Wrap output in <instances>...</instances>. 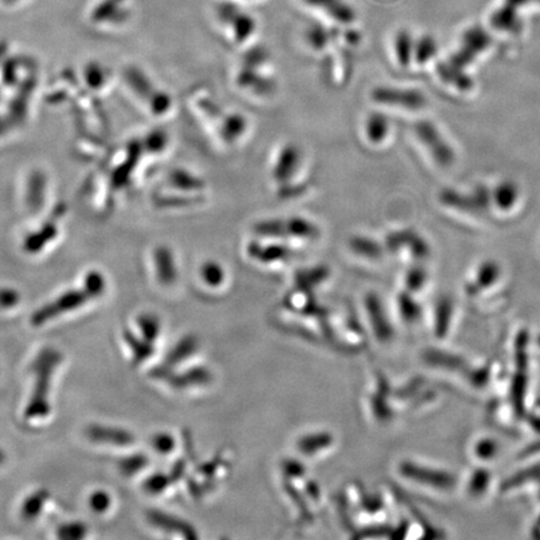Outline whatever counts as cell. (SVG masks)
<instances>
[{"label":"cell","mask_w":540,"mask_h":540,"mask_svg":"<svg viewBox=\"0 0 540 540\" xmlns=\"http://www.w3.org/2000/svg\"><path fill=\"white\" fill-rule=\"evenodd\" d=\"M176 390H202L213 381V374L206 365H193L190 371L180 374L170 373L166 378Z\"/></svg>","instance_id":"14"},{"label":"cell","mask_w":540,"mask_h":540,"mask_svg":"<svg viewBox=\"0 0 540 540\" xmlns=\"http://www.w3.org/2000/svg\"><path fill=\"white\" fill-rule=\"evenodd\" d=\"M148 464H149V458L146 454L137 453L121 458L118 467L123 476L133 477L135 474L140 473Z\"/></svg>","instance_id":"36"},{"label":"cell","mask_w":540,"mask_h":540,"mask_svg":"<svg viewBox=\"0 0 540 540\" xmlns=\"http://www.w3.org/2000/svg\"><path fill=\"white\" fill-rule=\"evenodd\" d=\"M269 53L262 47H255L243 55L242 67L259 69L268 62Z\"/></svg>","instance_id":"41"},{"label":"cell","mask_w":540,"mask_h":540,"mask_svg":"<svg viewBox=\"0 0 540 540\" xmlns=\"http://www.w3.org/2000/svg\"><path fill=\"white\" fill-rule=\"evenodd\" d=\"M304 3L331 16L333 21L341 23V24H352L355 21L353 8L343 0H304Z\"/></svg>","instance_id":"18"},{"label":"cell","mask_w":540,"mask_h":540,"mask_svg":"<svg viewBox=\"0 0 540 540\" xmlns=\"http://www.w3.org/2000/svg\"><path fill=\"white\" fill-rule=\"evenodd\" d=\"M437 52L438 45L436 39L430 37V35H424V37L418 39V41L414 43L413 58L416 59L418 64H427L430 59L436 57Z\"/></svg>","instance_id":"35"},{"label":"cell","mask_w":540,"mask_h":540,"mask_svg":"<svg viewBox=\"0 0 540 540\" xmlns=\"http://www.w3.org/2000/svg\"><path fill=\"white\" fill-rule=\"evenodd\" d=\"M438 72H439V75L444 81L456 85L458 88L469 89L472 87V79L464 74L462 68L454 67L449 62L446 64H440L438 67Z\"/></svg>","instance_id":"34"},{"label":"cell","mask_w":540,"mask_h":540,"mask_svg":"<svg viewBox=\"0 0 540 540\" xmlns=\"http://www.w3.org/2000/svg\"><path fill=\"white\" fill-rule=\"evenodd\" d=\"M302 151L295 144H286L282 148L281 153L275 167H273L272 177L278 183L279 186H285L289 184L298 172V168L301 167Z\"/></svg>","instance_id":"11"},{"label":"cell","mask_w":540,"mask_h":540,"mask_svg":"<svg viewBox=\"0 0 540 540\" xmlns=\"http://www.w3.org/2000/svg\"><path fill=\"white\" fill-rule=\"evenodd\" d=\"M199 347V341H198V338L194 337L192 334L180 339V341L174 345L172 351L169 352V354L167 355L164 364L154 369V371H151V375L159 378V380L160 378H167L168 375L172 373L173 369L176 368L177 365L184 363L188 359L192 361V359L196 357Z\"/></svg>","instance_id":"9"},{"label":"cell","mask_w":540,"mask_h":540,"mask_svg":"<svg viewBox=\"0 0 540 540\" xmlns=\"http://www.w3.org/2000/svg\"><path fill=\"white\" fill-rule=\"evenodd\" d=\"M490 43H492V38L482 26H473V28L468 29L463 34L462 45L449 59L450 64L462 69L467 67L478 57L480 53L489 47Z\"/></svg>","instance_id":"5"},{"label":"cell","mask_w":540,"mask_h":540,"mask_svg":"<svg viewBox=\"0 0 540 540\" xmlns=\"http://www.w3.org/2000/svg\"><path fill=\"white\" fill-rule=\"evenodd\" d=\"M329 276H331V270L327 266L319 265L314 268L301 269L295 275V288L313 293L314 288L327 282Z\"/></svg>","instance_id":"23"},{"label":"cell","mask_w":540,"mask_h":540,"mask_svg":"<svg viewBox=\"0 0 540 540\" xmlns=\"http://www.w3.org/2000/svg\"><path fill=\"white\" fill-rule=\"evenodd\" d=\"M418 140L421 141L427 150L429 151L431 158L440 167H449L456 159L453 148L447 143L442 134L437 130L436 125L430 121H421L414 125Z\"/></svg>","instance_id":"4"},{"label":"cell","mask_w":540,"mask_h":540,"mask_svg":"<svg viewBox=\"0 0 540 540\" xmlns=\"http://www.w3.org/2000/svg\"><path fill=\"white\" fill-rule=\"evenodd\" d=\"M442 203L450 208L460 209L462 212L470 214H482L488 209L490 203V194L487 188L479 187L474 190L473 194L458 193L456 190H444L440 194Z\"/></svg>","instance_id":"7"},{"label":"cell","mask_w":540,"mask_h":540,"mask_svg":"<svg viewBox=\"0 0 540 540\" xmlns=\"http://www.w3.org/2000/svg\"><path fill=\"white\" fill-rule=\"evenodd\" d=\"M305 38L314 51H323L331 42L332 33L325 26L314 24L308 29Z\"/></svg>","instance_id":"37"},{"label":"cell","mask_w":540,"mask_h":540,"mask_svg":"<svg viewBox=\"0 0 540 540\" xmlns=\"http://www.w3.org/2000/svg\"><path fill=\"white\" fill-rule=\"evenodd\" d=\"M172 483L174 482L170 478V476H167L164 473H156L153 476L148 477L146 482L143 484V488L147 493L158 496V494L166 492L168 487Z\"/></svg>","instance_id":"39"},{"label":"cell","mask_w":540,"mask_h":540,"mask_svg":"<svg viewBox=\"0 0 540 540\" xmlns=\"http://www.w3.org/2000/svg\"><path fill=\"white\" fill-rule=\"evenodd\" d=\"M49 497H51V493H49L47 489H39L37 492L26 497V499L22 506L23 518L28 520V522L37 519L38 516H41L42 510L44 508Z\"/></svg>","instance_id":"32"},{"label":"cell","mask_w":540,"mask_h":540,"mask_svg":"<svg viewBox=\"0 0 540 540\" xmlns=\"http://www.w3.org/2000/svg\"><path fill=\"white\" fill-rule=\"evenodd\" d=\"M394 52L401 67H408L414 55V41L410 32L401 29L394 38Z\"/></svg>","instance_id":"30"},{"label":"cell","mask_w":540,"mask_h":540,"mask_svg":"<svg viewBox=\"0 0 540 540\" xmlns=\"http://www.w3.org/2000/svg\"><path fill=\"white\" fill-rule=\"evenodd\" d=\"M85 434L92 442L111 444V446L128 447L135 442L133 434L130 431L121 429V428L93 424V426L87 428Z\"/></svg>","instance_id":"17"},{"label":"cell","mask_w":540,"mask_h":540,"mask_svg":"<svg viewBox=\"0 0 540 540\" xmlns=\"http://www.w3.org/2000/svg\"><path fill=\"white\" fill-rule=\"evenodd\" d=\"M137 324L140 329L141 337L149 342V343L154 344V342L159 338L161 333V323L160 319L158 318L156 314H151V313H144V314H141L140 317H138Z\"/></svg>","instance_id":"33"},{"label":"cell","mask_w":540,"mask_h":540,"mask_svg":"<svg viewBox=\"0 0 540 540\" xmlns=\"http://www.w3.org/2000/svg\"><path fill=\"white\" fill-rule=\"evenodd\" d=\"M500 276V268L496 262H486L477 270L476 278L473 283L467 286V293L469 295L478 294L480 289L489 288L496 284Z\"/></svg>","instance_id":"24"},{"label":"cell","mask_w":540,"mask_h":540,"mask_svg":"<svg viewBox=\"0 0 540 540\" xmlns=\"http://www.w3.org/2000/svg\"><path fill=\"white\" fill-rule=\"evenodd\" d=\"M385 246L391 253H398L400 249L408 246L410 249L411 256L416 259L427 258L430 252L426 240L411 229L397 230V232L388 234Z\"/></svg>","instance_id":"10"},{"label":"cell","mask_w":540,"mask_h":540,"mask_svg":"<svg viewBox=\"0 0 540 540\" xmlns=\"http://www.w3.org/2000/svg\"><path fill=\"white\" fill-rule=\"evenodd\" d=\"M218 21L230 29L236 44H243L256 33V22L249 13L243 11L236 2L226 0L217 8Z\"/></svg>","instance_id":"3"},{"label":"cell","mask_w":540,"mask_h":540,"mask_svg":"<svg viewBox=\"0 0 540 540\" xmlns=\"http://www.w3.org/2000/svg\"><path fill=\"white\" fill-rule=\"evenodd\" d=\"M335 439L329 431L308 433L296 440V449L302 456L319 458L325 456L334 448Z\"/></svg>","instance_id":"16"},{"label":"cell","mask_w":540,"mask_h":540,"mask_svg":"<svg viewBox=\"0 0 540 540\" xmlns=\"http://www.w3.org/2000/svg\"><path fill=\"white\" fill-rule=\"evenodd\" d=\"M147 516L151 526L163 530V532L169 533V535L172 533V535L184 539L198 538L196 529L193 528L192 525L184 522L183 519H179L178 516L168 515V513L157 509L149 510Z\"/></svg>","instance_id":"13"},{"label":"cell","mask_w":540,"mask_h":540,"mask_svg":"<svg viewBox=\"0 0 540 540\" xmlns=\"http://www.w3.org/2000/svg\"><path fill=\"white\" fill-rule=\"evenodd\" d=\"M200 110H202L203 113L207 115V117L210 118L213 121H220L222 120L223 113L222 110L218 107V104L214 103L213 101H208V99H203V101H199Z\"/></svg>","instance_id":"45"},{"label":"cell","mask_w":540,"mask_h":540,"mask_svg":"<svg viewBox=\"0 0 540 540\" xmlns=\"http://www.w3.org/2000/svg\"><path fill=\"white\" fill-rule=\"evenodd\" d=\"M150 443L154 450L157 453L163 454V456L172 453L177 446L176 438L169 433H157L156 436L151 438Z\"/></svg>","instance_id":"42"},{"label":"cell","mask_w":540,"mask_h":540,"mask_svg":"<svg viewBox=\"0 0 540 540\" xmlns=\"http://www.w3.org/2000/svg\"><path fill=\"white\" fill-rule=\"evenodd\" d=\"M5 454L3 453L2 449H0V464L5 463Z\"/></svg>","instance_id":"48"},{"label":"cell","mask_w":540,"mask_h":540,"mask_svg":"<svg viewBox=\"0 0 540 540\" xmlns=\"http://www.w3.org/2000/svg\"><path fill=\"white\" fill-rule=\"evenodd\" d=\"M490 24L498 32L512 33V34L519 33L522 22H520L518 9L504 3L490 16Z\"/></svg>","instance_id":"21"},{"label":"cell","mask_w":540,"mask_h":540,"mask_svg":"<svg viewBox=\"0 0 540 540\" xmlns=\"http://www.w3.org/2000/svg\"><path fill=\"white\" fill-rule=\"evenodd\" d=\"M519 190L518 187L513 182H503L494 189L493 200L499 209L506 210L512 209L518 202Z\"/></svg>","instance_id":"31"},{"label":"cell","mask_w":540,"mask_h":540,"mask_svg":"<svg viewBox=\"0 0 540 540\" xmlns=\"http://www.w3.org/2000/svg\"><path fill=\"white\" fill-rule=\"evenodd\" d=\"M154 260H156L158 281L166 286L173 285L178 279V270L172 250L167 246H159L156 250Z\"/></svg>","instance_id":"20"},{"label":"cell","mask_w":540,"mask_h":540,"mask_svg":"<svg viewBox=\"0 0 540 540\" xmlns=\"http://www.w3.org/2000/svg\"><path fill=\"white\" fill-rule=\"evenodd\" d=\"M19 302V295L15 292L9 291V289H3L0 291V308L14 307Z\"/></svg>","instance_id":"46"},{"label":"cell","mask_w":540,"mask_h":540,"mask_svg":"<svg viewBox=\"0 0 540 540\" xmlns=\"http://www.w3.org/2000/svg\"><path fill=\"white\" fill-rule=\"evenodd\" d=\"M349 248L355 256L369 260L381 259L383 256V246L377 240L364 236H354L349 239Z\"/></svg>","instance_id":"25"},{"label":"cell","mask_w":540,"mask_h":540,"mask_svg":"<svg viewBox=\"0 0 540 540\" xmlns=\"http://www.w3.org/2000/svg\"><path fill=\"white\" fill-rule=\"evenodd\" d=\"M371 99L378 104L417 111L426 107L427 99L417 89H400L394 87H377L371 91Z\"/></svg>","instance_id":"6"},{"label":"cell","mask_w":540,"mask_h":540,"mask_svg":"<svg viewBox=\"0 0 540 540\" xmlns=\"http://www.w3.org/2000/svg\"><path fill=\"white\" fill-rule=\"evenodd\" d=\"M365 311L371 323V332L374 337L381 339L380 342H390L393 337V329L385 315L383 304L375 294H368L365 298Z\"/></svg>","instance_id":"15"},{"label":"cell","mask_w":540,"mask_h":540,"mask_svg":"<svg viewBox=\"0 0 540 540\" xmlns=\"http://www.w3.org/2000/svg\"><path fill=\"white\" fill-rule=\"evenodd\" d=\"M246 255L262 265H275V263L288 262L294 252L284 245H276V243L265 245V243L255 240L246 246Z\"/></svg>","instance_id":"12"},{"label":"cell","mask_w":540,"mask_h":540,"mask_svg":"<svg viewBox=\"0 0 540 540\" xmlns=\"http://www.w3.org/2000/svg\"><path fill=\"white\" fill-rule=\"evenodd\" d=\"M390 134V121L381 113L369 115L365 121V135L368 140L373 144L383 143L385 138Z\"/></svg>","instance_id":"27"},{"label":"cell","mask_w":540,"mask_h":540,"mask_svg":"<svg viewBox=\"0 0 540 540\" xmlns=\"http://www.w3.org/2000/svg\"><path fill=\"white\" fill-rule=\"evenodd\" d=\"M199 276L208 288H222L226 283L227 273L224 266L216 260H207L199 269Z\"/></svg>","instance_id":"28"},{"label":"cell","mask_w":540,"mask_h":540,"mask_svg":"<svg viewBox=\"0 0 540 540\" xmlns=\"http://www.w3.org/2000/svg\"><path fill=\"white\" fill-rule=\"evenodd\" d=\"M88 535V528L83 523L73 522L67 523L59 526L57 536L63 540H81Z\"/></svg>","instance_id":"40"},{"label":"cell","mask_w":540,"mask_h":540,"mask_svg":"<svg viewBox=\"0 0 540 540\" xmlns=\"http://www.w3.org/2000/svg\"><path fill=\"white\" fill-rule=\"evenodd\" d=\"M123 337L125 343L130 345L131 349L135 363H143V362H146L147 359H149L154 354L153 344L149 343L143 337H137L130 329H124Z\"/></svg>","instance_id":"29"},{"label":"cell","mask_w":540,"mask_h":540,"mask_svg":"<svg viewBox=\"0 0 540 540\" xmlns=\"http://www.w3.org/2000/svg\"><path fill=\"white\" fill-rule=\"evenodd\" d=\"M246 128H248V121L242 114L223 115L222 120L219 121L220 138L227 144H233L240 140L245 135Z\"/></svg>","instance_id":"22"},{"label":"cell","mask_w":540,"mask_h":540,"mask_svg":"<svg viewBox=\"0 0 540 540\" xmlns=\"http://www.w3.org/2000/svg\"><path fill=\"white\" fill-rule=\"evenodd\" d=\"M61 362L62 354L54 348L42 349L33 362L32 371L35 375V384L31 400L25 408L26 419L44 418L51 413V404L48 401L49 390H51L53 374Z\"/></svg>","instance_id":"1"},{"label":"cell","mask_w":540,"mask_h":540,"mask_svg":"<svg viewBox=\"0 0 540 540\" xmlns=\"http://www.w3.org/2000/svg\"><path fill=\"white\" fill-rule=\"evenodd\" d=\"M255 233L262 238L270 239H305L318 238L319 228L314 223L303 217L291 218L266 219L256 224Z\"/></svg>","instance_id":"2"},{"label":"cell","mask_w":540,"mask_h":540,"mask_svg":"<svg viewBox=\"0 0 540 540\" xmlns=\"http://www.w3.org/2000/svg\"><path fill=\"white\" fill-rule=\"evenodd\" d=\"M104 282L101 276L98 275H92L88 276L87 282H85V291L89 298H94V296L101 295L103 293Z\"/></svg>","instance_id":"44"},{"label":"cell","mask_w":540,"mask_h":540,"mask_svg":"<svg viewBox=\"0 0 540 540\" xmlns=\"http://www.w3.org/2000/svg\"><path fill=\"white\" fill-rule=\"evenodd\" d=\"M111 497L107 492H104V490H97V492H94L89 497V506H91L94 513H98V515H103V513L111 508Z\"/></svg>","instance_id":"43"},{"label":"cell","mask_w":540,"mask_h":540,"mask_svg":"<svg viewBox=\"0 0 540 540\" xmlns=\"http://www.w3.org/2000/svg\"><path fill=\"white\" fill-rule=\"evenodd\" d=\"M504 3L518 9L522 8V6L532 5V3H540V0H504Z\"/></svg>","instance_id":"47"},{"label":"cell","mask_w":540,"mask_h":540,"mask_svg":"<svg viewBox=\"0 0 540 540\" xmlns=\"http://www.w3.org/2000/svg\"><path fill=\"white\" fill-rule=\"evenodd\" d=\"M236 81L239 88L250 89L258 95H269L275 91V82L260 75L258 69L240 67Z\"/></svg>","instance_id":"19"},{"label":"cell","mask_w":540,"mask_h":540,"mask_svg":"<svg viewBox=\"0 0 540 540\" xmlns=\"http://www.w3.org/2000/svg\"><path fill=\"white\" fill-rule=\"evenodd\" d=\"M169 180L174 188L182 190V192H200L207 186L203 178L198 177L192 172H188L186 169H174L170 173Z\"/></svg>","instance_id":"26"},{"label":"cell","mask_w":540,"mask_h":540,"mask_svg":"<svg viewBox=\"0 0 540 540\" xmlns=\"http://www.w3.org/2000/svg\"><path fill=\"white\" fill-rule=\"evenodd\" d=\"M427 270L424 269L423 266H413V268L408 270L407 275H405V289L410 293L419 292L424 288V285L427 284Z\"/></svg>","instance_id":"38"},{"label":"cell","mask_w":540,"mask_h":540,"mask_svg":"<svg viewBox=\"0 0 540 540\" xmlns=\"http://www.w3.org/2000/svg\"><path fill=\"white\" fill-rule=\"evenodd\" d=\"M89 295L87 292H68L61 298H58L54 303L44 305V307L38 309L34 314L32 315V324L34 327H41L51 319L58 317V315L64 314V313L74 311L85 302L88 301Z\"/></svg>","instance_id":"8"}]
</instances>
